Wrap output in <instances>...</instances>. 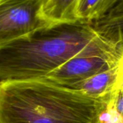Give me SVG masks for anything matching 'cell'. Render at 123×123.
I'll list each match as a JSON object with an SVG mask.
<instances>
[{"mask_svg": "<svg viewBox=\"0 0 123 123\" xmlns=\"http://www.w3.org/2000/svg\"><path fill=\"white\" fill-rule=\"evenodd\" d=\"M98 100L45 79L0 82V123H97Z\"/></svg>", "mask_w": 123, "mask_h": 123, "instance_id": "obj_1", "label": "cell"}, {"mask_svg": "<svg viewBox=\"0 0 123 123\" xmlns=\"http://www.w3.org/2000/svg\"><path fill=\"white\" fill-rule=\"evenodd\" d=\"M99 35L92 23L62 25L0 45V82L45 78Z\"/></svg>", "mask_w": 123, "mask_h": 123, "instance_id": "obj_2", "label": "cell"}, {"mask_svg": "<svg viewBox=\"0 0 123 123\" xmlns=\"http://www.w3.org/2000/svg\"><path fill=\"white\" fill-rule=\"evenodd\" d=\"M48 0H0V45L54 27L45 17Z\"/></svg>", "mask_w": 123, "mask_h": 123, "instance_id": "obj_3", "label": "cell"}, {"mask_svg": "<svg viewBox=\"0 0 123 123\" xmlns=\"http://www.w3.org/2000/svg\"><path fill=\"white\" fill-rule=\"evenodd\" d=\"M120 62L113 67L98 73L68 88L82 92L94 99H101L113 93L117 88Z\"/></svg>", "mask_w": 123, "mask_h": 123, "instance_id": "obj_4", "label": "cell"}, {"mask_svg": "<svg viewBox=\"0 0 123 123\" xmlns=\"http://www.w3.org/2000/svg\"><path fill=\"white\" fill-rule=\"evenodd\" d=\"M79 2L80 0H48L43 14L54 27L81 22L79 14Z\"/></svg>", "mask_w": 123, "mask_h": 123, "instance_id": "obj_5", "label": "cell"}, {"mask_svg": "<svg viewBox=\"0 0 123 123\" xmlns=\"http://www.w3.org/2000/svg\"><path fill=\"white\" fill-rule=\"evenodd\" d=\"M92 24L100 33L123 43V0H119L103 17Z\"/></svg>", "mask_w": 123, "mask_h": 123, "instance_id": "obj_6", "label": "cell"}, {"mask_svg": "<svg viewBox=\"0 0 123 123\" xmlns=\"http://www.w3.org/2000/svg\"><path fill=\"white\" fill-rule=\"evenodd\" d=\"M114 92L98 100L97 123H123V117L115 105Z\"/></svg>", "mask_w": 123, "mask_h": 123, "instance_id": "obj_7", "label": "cell"}, {"mask_svg": "<svg viewBox=\"0 0 123 123\" xmlns=\"http://www.w3.org/2000/svg\"><path fill=\"white\" fill-rule=\"evenodd\" d=\"M105 0H80L79 14L83 23H92L98 18Z\"/></svg>", "mask_w": 123, "mask_h": 123, "instance_id": "obj_8", "label": "cell"}, {"mask_svg": "<svg viewBox=\"0 0 123 123\" xmlns=\"http://www.w3.org/2000/svg\"><path fill=\"white\" fill-rule=\"evenodd\" d=\"M115 107L123 118V90L116 89L113 94Z\"/></svg>", "mask_w": 123, "mask_h": 123, "instance_id": "obj_9", "label": "cell"}, {"mask_svg": "<svg viewBox=\"0 0 123 123\" xmlns=\"http://www.w3.org/2000/svg\"><path fill=\"white\" fill-rule=\"evenodd\" d=\"M119 0H105L104 3L102 5V7L99 10V15H98V19L101 18L102 17H103L111 8H112L114 6V5ZM97 20V19H96Z\"/></svg>", "mask_w": 123, "mask_h": 123, "instance_id": "obj_10", "label": "cell"}, {"mask_svg": "<svg viewBox=\"0 0 123 123\" xmlns=\"http://www.w3.org/2000/svg\"><path fill=\"white\" fill-rule=\"evenodd\" d=\"M117 89L123 90V53L120 61V69H119V79L117 83Z\"/></svg>", "mask_w": 123, "mask_h": 123, "instance_id": "obj_11", "label": "cell"}]
</instances>
